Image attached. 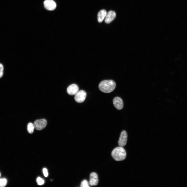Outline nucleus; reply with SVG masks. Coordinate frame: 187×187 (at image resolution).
I'll use <instances>...</instances> for the list:
<instances>
[{"mask_svg":"<svg viewBox=\"0 0 187 187\" xmlns=\"http://www.w3.org/2000/svg\"><path fill=\"white\" fill-rule=\"evenodd\" d=\"M116 86L115 82L111 80L103 81L99 84L100 90L104 93H109L113 91Z\"/></svg>","mask_w":187,"mask_h":187,"instance_id":"f257e3e1","label":"nucleus"},{"mask_svg":"<svg viewBox=\"0 0 187 187\" xmlns=\"http://www.w3.org/2000/svg\"><path fill=\"white\" fill-rule=\"evenodd\" d=\"M111 156L113 158L117 161L124 160L126 158V152L122 147H117L113 150L111 152Z\"/></svg>","mask_w":187,"mask_h":187,"instance_id":"f03ea898","label":"nucleus"},{"mask_svg":"<svg viewBox=\"0 0 187 187\" xmlns=\"http://www.w3.org/2000/svg\"><path fill=\"white\" fill-rule=\"evenodd\" d=\"M47 124L46 120L44 119H37L36 120L34 123L35 128L39 130L44 129Z\"/></svg>","mask_w":187,"mask_h":187,"instance_id":"7ed1b4c3","label":"nucleus"},{"mask_svg":"<svg viewBox=\"0 0 187 187\" xmlns=\"http://www.w3.org/2000/svg\"><path fill=\"white\" fill-rule=\"evenodd\" d=\"M86 96V94L85 91L80 90L78 91L75 95L74 99L77 102L81 103L84 101Z\"/></svg>","mask_w":187,"mask_h":187,"instance_id":"20e7f679","label":"nucleus"},{"mask_svg":"<svg viewBox=\"0 0 187 187\" xmlns=\"http://www.w3.org/2000/svg\"><path fill=\"white\" fill-rule=\"evenodd\" d=\"M127 139V134L124 130L122 131L118 141L119 145L121 147L124 146L126 144Z\"/></svg>","mask_w":187,"mask_h":187,"instance_id":"39448f33","label":"nucleus"},{"mask_svg":"<svg viewBox=\"0 0 187 187\" xmlns=\"http://www.w3.org/2000/svg\"><path fill=\"white\" fill-rule=\"evenodd\" d=\"M45 8L49 10H53L56 8V5L53 0H45L44 2Z\"/></svg>","mask_w":187,"mask_h":187,"instance_id":"423d86ee","label":"nucleus"},{"mask_svg":"<svg viewBox=\"0 0 187 187\" xmlns=\"http://www.w3.org/2000/svg\"><path fill=\"white\" fill-rule=\"evenodd\" d=\"M79 87L76 84H73L70 85L67 89L68 94L71 95H75L78 91Z\"/></svg>","mask_w":187,"mask_h":187,"instance_id":"0eeeda50","label":"nucleus"},{"mask_svg":"<svg viewBox=\"0 0 187 187\" xmlns=\"http://www.w3.org/2000/svg\"><path fill=\"white\" fill-rule=\"evenodd\" d=\"M113 103L115 107L118 110L122 109L123 106V104L122 99L118 97L114 98L113 101Z\"/></svg>","mask_w":187,"mask_h":187,"instance_id":"6e6552de","label":"nucleus"},{"mask_svg":"<svg viewBox=\"0 0 187 187\" xmlns=\"http://www.w3.org/2000/svg\"><path fill=\"white\" fill-rule=\"evenodd\" d=\"M98 179L97 174L95 172L91 173L90 176L89 184L92 186L96 185L98 183Z\"/></svg>","mask_w":187,"mask_h":187,"instance_id":"1a4fd4ad","label":"nucleus"},{"mask_svg":"<svg viewBox=\"0 0 187 187\" xmlns=\"http://www.w3.org/2000/svg\"><path fill=\"white\" fill-rule=\"evenodd\" d=\"M116 14L113 11H109L106 16L105 22L107 24H109L113 21L116 18Z\"/></svg>","mask_w":187,"mask_h":187,"instance_id":"9d476101","label":"nucleus"},{"mask_svg":"<svg viewBox=\"0 0 187 187\" xmlns=\"http://www.w3.org/2000/svg\"><path fill=\"white\" fill-rule=\"evenodd\" d=\"M106 14V11L105 10L103 9L100 10L98 14V22L101 23L102 22Z\"/></svg>","mask_w":187,"mask_h":187,"instance_id":"9b49d317","label":"nucleus"},{"mask_svg":"<svg viewBox=\"0 0 187 187\" xmlns=\"http://www.w3.org/2000/svg\"><path fill=\"white\" fill-rule=\"evenodd\" d=\"M35 128L34 124L31 123H29L27 125V129L28 132L30 133H33Z\"/></svg>","mask_w":187,"mask_h":187,"instance_id":"f8f14e48","label":"nucleus"},{"mask_svg":"<svg viewBox=\"0 0 187 187\" xmlns=\"http://www.w3.org/2000/svg\"><path fill=\"white\" fill-rule=\"evenodd\" d=\"M7 180L5 178L0 179V187H4L6 185Z\"/></svg>","mask_w":187,"mask_h":187,"instance_id":"ddd939ff","label":"nucleus"},{"mask_svg":"<svg viewBox=\"0 0 187 187\" xmlns=\"http://www.w3.org/2000/svg\"><path fill=\"white\" fill-rule=\"evenodd\" d=\"M36 182L39 185H43L45 182L44 179L40 177H38L37 178Z\"/></svg>","mask_w":187,"mask_h":187,"instance_id":"4468645a","label":"nucleus"},{"mask_svg":"<svg viewBox=\"0 0 187 187\" xmlns=\"http://www.w3.org/2000/svg\"><path fill=\"white\" fill-rule=\"evenodd\" d=\"M80 186L81 187H89V186L88 182L85 179L83 180Z\"/></svg>","mask_w":187,"mask_h":187,"instance_id":"2eb2a0df","label":"nucleus"},{"mask_svg":"<svg viewBox=\"0 0 187 187\" xmlns=\"http://www.w3.org/2000/svg\"><path fill=\"white\" fill-rule=\"evenodd\" d=\"M3 66L0 63V78L3 76Z\"/></svg>","mask_w":187,"mask_h":187,"instance_id":"dca6fc26","label":"nucleus"},{"mask_svg":"<svg viewBox=\"0 0 187 187\" xmlns=\"http://www.w3.org/2000/svg\"><path fill=\"white\" fill-rule=\"evenodd\" d=\"M43 171L45 177H47L48 175L47 169L46 168H44L43 169Z\"/></svg>","mask_w":187,"mask_h":187,"instance_id":"f3484780","label":"nucleus"},{"mask_svg":"<svg viewBox=\"0 0 187 187\" xmlns=\"http://www.w3.org/2000/svg\"><path fill=\"white\" fill-rule=\"evenodd\" d=\"M0 176H1V173H0Z\"/></svg>","mask_w":187,"mask_h":187,"instance_id":"a211bd4d","label":"nucleus"}]
</instances>
